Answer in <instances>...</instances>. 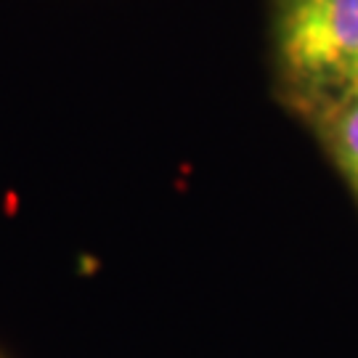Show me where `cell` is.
Returning <instances> with one entry per match:
<instances>
[{
    "label": "cell",
    "mask_w": 358,
    "mask_h": 358,
    "mask_svg": "<svg viewBox=\"0 0 358 358\" xmlns=\"http://www.w3.org/2000/svg\"><path fill=\"white\" fill-rule=\"evenodd\" d=\"M308 115L316 117L321 138L358 196V85L350 83L313 103Z\"/></svg>",
    "instance_id": "7a4b0ae2"
},
{
    "label": "cell",
    "mask_w": 358,
    "mask_h": 358,
    "mask_svg": "<svg viewBox=\"0 0 358 358\" xmlns=\"http://www.w3.org/2000/svg\"><path fill=\"white\" fill-rule=\"evenodd\" d=\"M273 59L289 96L310 109L358 69V0H271Z\"/></svg>",
    "instance_id": "6da1fadb"
},
{
    "label": "cell",
    "mask_w": 358,
    "mask_h": 358,
    "mask_svg": "<svg viewBox=\"0 0 358 358\" xmlns=\"http://www.w3.org/2000/svg\"><path fill=\"white\" fill-rule=\"evenodd\" d=\"M0 358H3V356H0Z\"/></svg>",
    "instance_id": "277c9868"
},
{
    "label": "cell",
    "mask_w": 358,
    "mask_h": 358,
    "mask_svg": "<svg viewBox=\"0 0 358 358\" xmlns=\"http://www.w3.org/2000/svg\"><path fill=\"white\" fill-rule=\"evenodd\" d=\"M350 83H356V85H358V69H356V75H353V80H350ZM350 83H348V85H350Z\"/></svg>",
    "instance_id": "3957f363"
}]
</instances>
